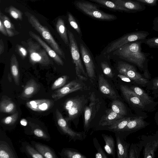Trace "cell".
Wrapping results in <instances>:
<instances>
[{"mask_svg":"<svg viewBox=\"0 0 158 158\" xmlns=\"http://www.w3.org/2000/svg\"><path fill=\"white\" fill-rule=\"evenodd\" d=\"M141 43L138 41L127 43L114 51L113 54L143 69L146 57L141 51Z\"/></svg>","mask_w":158,"mask_h":158,"instance_id":"1","label":"cell"},{"mask_svg":"<svg viewBox=\"0 0 158 158\" xmlns=\"http://www.w3.org/2000/svg\"><path fill=\"white\" fill-rule=\"evenodd\" d=\"M76 8L84 14L94 19L101 21H110L117 19L115 15L107 13L100 9V6L84 0L74 2Z\"/></svg>","mask_w":158,"mask_h":158,"instance_id":"2","label":"cell"},{"mask_svg":"<svg viewBox=\"0 0 158 158\" xmlns=\"http://www.w3.org/2000/svg\"><path fill=\"white\" fill-rule=\"evenodd\" d=\"M27 44L29 60L31 64H39L46 66L53 64L46 52L40 44L34 42L31 38L27 40Z\"/></svg>","mask_w":158,"mask_h":158,"instance_id":"3","label":"cell"},{"mask_svg":"<svg viewBox=\"0 0 158 158\" xmlns=\"http://www.w3.org/2000/svg\"><path fill=\"white\" fill-rule=\"evenodd\" d=\"M29 22L32 26L42 36L47 43L60 56L65 59V55L62 49L55 40L48 30L41 25L36 18L28 12H25Z\"/></svg>","mask_w":158,"mask_h":158,"instance_id":"4","label":"cell"},{"mask_svg":"<svg viewBox=\"0 0 158 158\" xmlns=\"http://www.w3.org/2000/svg\"><path fill=\"white\" fill-rule=\"evenodd\" d=\"M89 101L84 95L77 96L67 99L65 102L64 107L67 113L65 118L67 122L78 118L83 112L85 107Z\"/></svg>","mask_w":158,"mask_h":158,"instance_id":"5","label":"cell"},{"mask_svg":"<svg viewBox=\"0 0 158 158\" xmlns=\"http://www.w3.org/2000/svg\"><path fill=\"white\" fill-rule=\"evenodd\" d=\"M70 52L73 63L75 65L76 74L80 79L86 81L87 79L81 59L77 43L73 33L70 30H67Z\"/></svg>","mask_w":158,"mask_h":158,"instance_id":"6","label":"cell"},{"mask_svg":"<svg viewBox=\"0 0 158 158\" xmlns=\"http://www.w3.org/2000/svg\"><path fill=\"white\" fill-rule=\"evenodd\" d=\"M101 103L95 92H92L89 97L88 104L85 107L83 111L85 131L89 129L91 123L100 108Z\"/></svg>","mask_w":158,"mask_h":158,"instance_id":"7","label":"cell"},{"mask_svg":"<svg viewBox=\"0 0 158 158\" xmlns=\"http://www.w3.org/2000/svg\"><path fill=\"white\" fill-rule=\"evenodd\" d=\"M117 69L119 74L125 75L134 82L142 85H145L148 81L138 73L135 68L126 63L122 62L118 64Z\"/></svg>","mask_w":158,"mask_h":158,"instance_id":"8","label":"cell"},{"mask_svg":"<svg viewBox=\"0 0 158 158\" xmlns=\"http://www.w3.org/2000/svg\"><path fill=\"white\" fill-rule=\"evenodd\" d=\"M56 116L58 126L62 131L69 136L71 139L74 141L82 140L85 138L86 136L85 133L75 131L69 127L67 121L58 109L56 110Z\"/></svg>","mask_w":158,"mask_h":158,"instance_id":"9","label":"cell"},{"mask_svg":"<svg viewBox=\"0 0 158 158\" xmlns=\"http://www.w3.org/2000/svg\"><path fill=\"white\" fill-rule=\"evenodd\" d=\"M86 88V86L83 83L76 81H72L55 91L52 94V97L56 101L70 93L85 89Z\"/></svg>","mask_w":158,"mask_h":158,"instance_id":"10","label":"cell"},{"mask_svg":"<svg viewBox=\"0 0 158 158\" xmlns=\"http://www.w3.org/2000/svg\"><path fill=\"white\" fill-rule=\"evenodd\" d=\"M80 51L88 77L93 80L95 77V67L91 56L85 46L80 44Z\"/></svg>","mask_w":158,"mask_h":158,"instance_id":"11","label":"cell"},{"mask_svg":"<svg viewBox=\"0 0 158 158\" xmlns=\"http://www.w3.org/2000/svg\"><path fill=\"white\" fill-rule=\"evenodd\" d=\"M30 35L35 39L44 49L48 55L59 65L63 66L64 62L60 56L38 35L33 32H29Z\"/></svg>","mask_w":158,"mask_h":158,"instance_id":"12","label":"cell"},{"mask_svg":"<svg viewBox=\"0 0 158 158\" xmlns=\"http://www.w3.org/2000/svg\"><path fill=\"white\" fill-rule=\"evenodd\" d=\"M120 89L124 98L129 103L139 108H143L144 107L145 104L142 101L130 88L121 85Z\"/></svg>","mask_w":158,"mask_h":158,"instance_id":"13","label":"cell"},{"mask_svg":"<svg viewBox=\"0 0 158 158\" xmlns=\"http://www.w3.org/2000/svg\"><path fill=\"white\" fill-rule=\"evenodd\" d=\"M27 106L31 110L37 112H43L51 109L54 105V101L49 99L35 100L27 102Z\"/></svg>","mask_w":158,"mask_h":158,"instance_id":"14","label":"cell"},{"mask_svg":"<svg viewBox=\"0 0 158 158\" xmlns=\"http://www.w3.org/2000/svg\"><path fill=\"white\" fill-rule=\"evenodd\" d=\"M116 4L127 10L129 13L143 11L146 8L145 5L142 3L131 0H111Z\"/></svg>","mask_w":158,"mask_h":158,"instance_id":"15","label":"cell"},{"mask_svg":"<svg viewBox=\"0 0 158 158\" xmlns=\"http://www.w3.org/2000/svg\"><path fill=\"white\" fill-rule=\"evenodd\" d=\"M98 84L99 90L103 95L113 100L117 99L115 91L102 74L99 75Z\"/></svg>","mask_w":158,"mask_h":158,"instance_id":"16","label":"cell"},{"mask_svg":"<svg viewBox=\"0 0 158 158\" xmlns=\"http://www.w3.org/2000/svg\"><path fill=\"white\" fill-rule=\"evenodd\" d=\"M40 85L33 79H31L26 83L19 96L22 99H28L36 94L40 90Z\"/></svg>","mask_w":158,"mask_h":158,"instance_id":"17","label":"cell"},{"mask_svg":"<svg viewBox=\"0 0 158 158\" xmlns=\"http://www.w3.org/2000/svg\"><path fill=\"white\" fill-rule=\"evenodd\" d=\"M124 117L116 113L111 109H108L105 111L104 114L101 117L99 122V125L108 127L118 119Z\"/></svg>","mask_w":158,"mask_h":158,"instance_id":"18","label":"cell"},{"mask_svg":"<svg viewBox=\"0 0 158 158\" xmlns=\"http://www.w3.org/2000/svg\"><path fill=\"white\" fill-rule=\"evenodd\" d=\"M16 109V106L10 98L6 96H2L0 103L1 112L14 113Z\"/></svg>","mask_w":158,"mask_h":158,"instance_id":"19","label":"cell"},{"mask_svg":"<svg viewBox=\"0 0 158 158\" xmlns=\"http://www.w3.org/2000/svg\"><path fill=\"white\" fill-rule=\"evenodd\" d=\"M96 4L110 10L119 12L129 13L128 11L123 7L119 6L111 0H89Z\"/></svg>","mask_w":158,"mask_h":158,"instance_id":"20","label":"cell"},{"mask_svg":"<svg viewBox=\"0 0 158 158\" xmlns=\"http://www.w3.org/2000/svg\"><path fill=\"white\" fill-rule=\"evenodd\" d=\"M18 63L16 56L13 54L10 60V72L14 82L17 85H19L20 79V73Z\"/></svg>","mask_w":158,"mask_h":158,"instance_id":"21","label":"cell"},{"mask_svg":"<svg viewBox=\"0 0 158 158\" xmlns=\"http://www.w3.org/2000/svg\"><path fill=\"white\" fill-rule=\"evenodd\" d=\"M116 146L117 157L118 158H127V146L123 142L117 133H115Z\"/></svg>","mask_w":158,"mask_h":158,"instance_id":"22","label":"cell"},{"mask_svg":"<svg viewBox=\"0 0 158 158\" xmlns=\"http://www.w3.org/2000/svg\"><path fill=\"white\" fill-rule=\"evenodd\" d=\"M56 29L61 39L65 44L69 45V42L67 31L64 20L59 18L56 25Z\"/></svg>","mask_w":158,"mask_h":158,"instance_id":"23","label":"cell"},{"mask_svg":"<svg viewBox=\"0 0 158 158\" xmlns=\"http://www.w3.org/2000/svg\"><path fill=\"white\" fill-rule=\"evenodd\" d=\"M105 142L104 148L106 153L113 158L115 156V143L113 138L110 135H102Z\"/></svg>","mask_w":158,"mask_h":158,"instance_id":"24","label":"cell"},{"mask_svg":"<svg viewBox=\"0 0 158 158\" xmlns=\"http://www.w3.org/2000/svg\"><path fill=\"white\" fill-rule=\"evenodd\" d=\"M131 118L129 117H123L118 119L112 125L108 127V129L109 130L116 132L123 131L127 126Z\"/></svg>","mask_w":158,"mask_h":158,"instance_id":"25","label":"cell"},{"mask_svg":"<svg viewBox=\"0 0 158 158\" xmlns=\"http://www.w3.org/2000/svg\"><path fill=\"white\" fill-rule=\"evenodd\" d=\"M0 19L4 24L8 36L12 37L19 33L16 31L14 25L9 18L1 12L0 13Z\"/></svg>","mask_w":158,"mask_h":158,"instance_id":"26","label":"cell"},{"mask_svg":"<svg viewBox=\"0 0 158 158\" xmlns=\"http://www.w3.org/2000/svg\"><path fill=\"white\" fill-rule=\"evenodd\" d=\"M145 125V122L142 117H135L131 119L123 131H129L139 129L143 127Z\"/></svg>","mask_w":158,"mask_h":158,"instance_id":"27","label":"cell"},{"mask_svg":"<svg viewBox=\"0 0 158 158\" xmlns=\"http://www.w3.org/2000/svg\"><path fill=\"white\" fill-rule=\"evenodd\" d=\"M111 109L116 113L124 116L127 114V110L124 104L117 99L113 100Z\"/></svg>","mask_w":158,"mask_h":158,"instance_id":"28","label":"cell"},{"mask_svg":"<svg viewBox=\"0 0 158 158\" xmlns=\"http://www.w3.org/2000/svg\"><path fill=\"white\" fill-rule=\"evenodd\" d=\"M130 88L138 95L144 104H149L152 102L151 98L141 88L136 86Z\"/></svg>","mask_w":158,"mask_h":158,"instance_id":"29","label":"cell"},{"mask_svg":"<svg viewBox=\"0 0 158 158\" xmlns=\"http://www.w3.org/2000/svg\"><path fill=\"white\" fill-rule=\"evenodd\" d=\"M158 147V140L148 143L144 149V157L152 158L154 157V152Z\"/></svg>","mask_w":158,"mask_h":158,"instance_id":"30","label":"cell"},{"mask_svg":"<svg viewBox=\"0 0 158 158\" xmlns=\"http://www.w3.org/2000/svg\"><path fill=\"white\" fill-rule=\"evenodd\" d=\"M5 142L0 141V158H15V155L13 151Z\"/></svg>","mask_w":158,"mask_h":158,"instance_id":"31","label":"cell"},{"mask_svg":"<svg viewBox=\"0 0 158 158\" xmlns=\"http://www.w3.org/2000/svg\"><path fill=\"white\" fill-rule=\"evenodd\" d=\"M35 147L38 151L44 157L55 158L56 155L54 152L48 146L39 143H36Z\"/></svg>","mask_w":158,"mask_h":158,"instance_id":"32","label":"cell"},{"mask_svg":"<svg viewBox=\"0 0 158 158\" xmlns=\"http://www.w3.org/2000/svg\"><path fill=\"white\" fill-rule=\"evenodd\" d=\"M68 20L70 26L79 35H81V29L77 20L70 12L67 13Z\"/></svg>","mask_w":158,"mask_h":158,"instance_id":"33","label":"cell"},{"mask_svg":"<svg viewBox=\"0 0 158 158\" xmlns=\"http://www.w3.org/2000/svg\"><path fill=\"white\" fill-rule=\"evenodd\" d=\"M69 78L66 75H63L59 77L52 84L51 89L54 90L64 86Z\"/></svg>","mask_w":158,"mask_h":158,"instance_id":"34","label":"cell"},{"mask_svg":"<svg viewBox=\"0 0 158 158\" xmlns=\"http://www.w3.org/2000/svg\"><path fill=\"white\" fill-rule=\"evenodd\" d=\"M64 154L68 158H86L85 155L74 149H66L64 152Z\"/></svg>","mask_w":158,"mask_h":158,"instance_id":"35","label":"cell"},{"mask_svg":"<svg viewBox=\"0 0 158 158\" xmlns=\"http://www.w3.org/2000/svg\"><path fill=\"white\" fill-rule=\"evenodd\" d=\"M6 10L7 13L14 19L16 20H22L23 13L19 10L13 6H10Z\"/></svg>","mask_w":158,"mask_h":158,"instance_id":"36","label":"cell"},{"mask_svg":"<svg viewBox=\"0 0 158 158\" xmlns=\"http://www.w3.org/2000/svg\"><path fill=\"white\" fill-rule=\"evenodd\" d=\"M18 117L19 113L16 111L12 115L2 119L1 120V122L6 125H12L16 122Z\"/></svg>","mask_w":158,"mask_h":158,"instance_id":"37","label":"cell"},{"mask_svg":"<svg viewBox=\"0 0 158 158\" xmlns=\"http://www.w3.org/2000/svg\"><path fill=\"white\" fill-rule=\"evenodd\" d=\"M101 66L104 73L106 76L111 78L113 77L112 70L107 63L106 62H102Z\"/></svg>","mask_w":158,"mask_h":158,"instance_id":"38","label":"cell"},{"mask_svg":"<svg viewBox=\"0 0 158 158\" xmlns=\"http://www.w3.org/2000/svg\"><path fill=\"white\" fill-rule=\"evenodd\" d=\"M26 149L27 152L33 158H44V157L38 151H36L33 148L27 145Z\"/></svg>","mask_w":158,"mask_h":158,"instance_id":"39","label":"cell"},{"mask_svg":"<svg viewBox=\"0 0 158 158\" xmlns=\"http://www.w3.org/2000/svg\"><path fill=\"white\" fill-rule=\"evenodd\" d=\"M16 49L17 52L20 56L22 59H24L27 54V51L22 46L17 44L16 45Z\"/></svg>","mask_w":158,"mask_h":158,"instance_id":"40","label":"cell"},{"mask_svg":"<svg viewBox=\"0 0 158 158\" xmlns=\"http://www.w3.org/2000/svg\"><path fill=\"white\" fill-rule=\"evenodd\" d=\"M145 43L150 48H158V37H153L146 40Z\"/></svg>","mask_w":158,"mask_h":158,"instance_id":"41","label":"cell"},{"mask_svg":"<svg viewBox=\"0 0 158 158\" xmlns=\"http://www.w3.org/2000/svg\"><path fill=\"white\" fill-rule=\"evenodd\" d=\"M94 143L95 144L94 145L95 146L96 148H98V149H97V152L95 154V157L96 158H107L108 157L103 151L100 145V146L99 145V146L98 147L96 143L94 141Z\"/></svg>","mask_w":158,"mask_h":158,"instance_id":"42","label":"cell"},{"mask_svg":"<svg viewBox=\"0 0 158 158\" xmlns=\"http://www.w3.org/2000/svg\"><path fill=\"white\" fill-rule=\"evenodd\" d=\"M33 133L37 137L42 139H46L48 138L46 133L42 129L37 128L33 131Z\"/></svg>","mask_w":158,"mask_h":158,"instance_id":"43","label":"cell"},{"mask_svg":"<svg viewBox=\"0 0 158 158\" xmlns=\"http://www.w3.org/2000/svg\"><path fill=\"white\" fill-rule=\"evenodd\" d=\"M133 1H136L143 3L145 5L150 6H156L158 0H131Z\"/></svg>","mask_w":158,"mask_h":158,"instance_id":"44","label":"cell"},{"mask_svg":"<svg viewBox=\"0 0 158 158\" xmlns=\"http://www.w3.org/2000/svg\"><path fill=\"white\" fill-rule=\"evenodd\" d=\"M0 31L5 36H8L5 27L2 20L0 19Z\"/></svg>","mask_w":158,"mask_h":158,"instance_id":"45","label":"cell"},{"mask_svg":"<svg viewBox=\"0 0 158 158\" xmlns=\"http://www.w3.org/2000/svg\"><path fill=\"white\" fill-rule=\"evenodd\" d=\"M138 155L136 151H135L133 149H131L129 153L128 158H138Z\"/></svg>","mask_w":158,"mask_h":158,"instance_id":"46","label":"cell"},{"mask_svg":"<svg viewBox=\"0 0 158 158\" xmlns=\"http://www.w3.org/2000/svg\"><path fill=\"white\" fill-rule=\"evenodd\" d=\"M118 76L122 80L127 82H130L131 81V80L127 76L120 74L118 75Z\"/></svg>","mask_w":158,"mask_h":158,"instance_id":"47","label":"cell"},{"mask_svg":"<svg viewBox=\"0 0 158 158\" xmlns=\"http://www.w3.org/2000/svg\"><path fill=\"white\" fill-rule=\"evenodd\" d=\"M153 29H155L158 28V16L155 17L153 21Z\"/></svg>","mask_w":158,"mask_h":158,"instance_id":"48","label":"cell"},{"mask_svg":"<svg viewBox=\"0 0 158 158\" xmlns=\"http://www.w3.org/2000/svg\"><path fill=\"white\" fill-rule=\"evenodd\" d=\"M4 45L3 40L1 39L0 40V55L2 54L4 52Z\"/></svg>","mask_w":158,"mask_h":158,"instance_id":"49","label":"cell"},{"mask_svg":"<svg viewBox=\"0 0 158 158\" xmlns=\"http://www.w3.org/2000/svg\"><path fill=\"white\" fill-rule=\"evenodd\" d=\"M153 89H158V78L155 79L153 81Z\"/></svg>","mask_w":158,"mask_h":158,"instance_id":"50","label":"cell"},{"mask_svg":"<svg viewBox=\"0 0 158 158\" xmlns=\"http://www.w3.org/2000/svg\"><path fill=\"white\" fill-rule=\"evenodd\" d=\"M12 75L10 73H8L7 75V78L9 82H11L12 81Z\"/></svg>","mask_w":158,"mask_h":158,"instance_id":"51","label":"cell"},{"mask_svg":"<svg viewBox=\"0 0 158 158\" xmlns=\"http://www.w3.org/2000/svg\"><path fill=\"white\" fill-rule=\"evenodd\" d=\"M21 123L22 125L25 126L27 124V122L25 119H22L21 121Z\"/></svg>","mask_w":158,"mask_h":158,"instance_id":"52","label":"cell"},{"mask_svg":"<svg viewBox=\"0 0 158 158\" xmlns=\"http://www.w3.org/2000/svg\"><path fill=\"white\" fill-rule=\"evenodd\" d=\"M155 30H156V31H158V28H157L156 29H155Z\"/></svg>","mask_w":158,"mask_h":158,"instance_id":"53","label":"cell"}]
</instances>
